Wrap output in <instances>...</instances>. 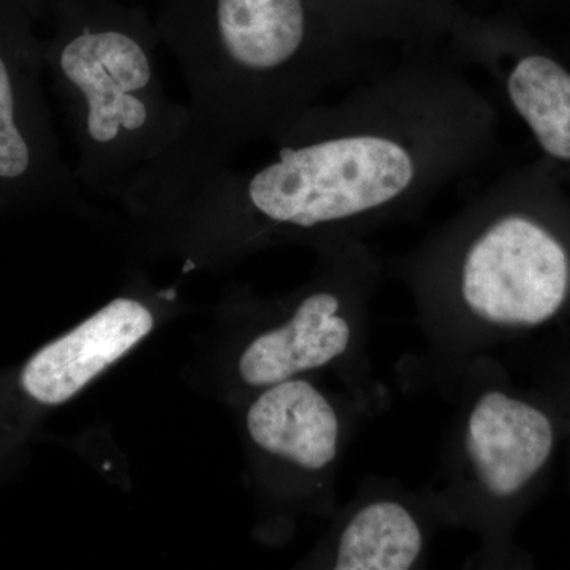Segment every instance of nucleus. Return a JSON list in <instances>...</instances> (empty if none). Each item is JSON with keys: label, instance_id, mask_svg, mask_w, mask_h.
<instances>
[{"label": "nucleus", "instance_id": "nucleus-7", "mask_svg": "<svg viewBox=\"0 0 570 570\" xmlns=\"http://www.w3.org/2000/svg\"><path fill=\"white\" fill-rule=\"evenodd\" d=\"M448 51L466 69L490 75L542 151L570 164V71L561 62L485 24H460Z\"/></svg>", "mask_w": 570, "mask_h": 570}, {"label": "nucleus", "instance_id": "nucleus-5", "mask_svg": "<svg viewBox=\"0 0 570 570\" xmlns=\"http://www.w3.org/2000/svg\"><path fill=\"white\" fill-rule=\"evenodd\" d=\"M325 268L292 316L254 337L239 356L246 385L266 389L344 358L358 340L381 262L362 239L322 246Z\"/></svg>", "mask_w": 570, "mask_h": 570}, {"label": "nucleus", "instance_id": "nucleus-8", "mask_svg": "<svg viewBox=\"0 0 570 570\" xmlns=\"http://www.w3.org/2000/svg\"><path fill=\"white\" fill-rule=\"evenodd\" d=\"M554 428L546 412L502 392L475 397L464 417L461 452L480 501H509L549 463Z\"/></svg>", "mask_w": 570, "mask_h": 570}, {"label": "nucleus", "instance_id": "nucleus-6", "mask_svg": "<svg viewBox=\"0 0 570 570\" xmlns=\"http://www.w3.org/2000/svg\"><path fill=\"white\" fill-rule=\"evenodd\" d=\"M45 41L0 7V206L69 200L78 193L41 88Z\"/></svg>", "mask_w": 570, "mask_h": 570}, {"label": "nucleus", "instance_id": "nucleus-10", "mask_svg": "<svg viewBox=\"0 0 570 570\" xmlns=\"http://www.w3.org/2000/svg\"><path fill=\"white\" fill-rule=\"evenodd\" d=\"M247 433L258 449L306 472H324L340 455V414L305 379H288L250 404Z\"/></svg>", "mask_w": 570, "mask_h": 570}, {"label": "nucleus", "instance_id": "nucleus-9", "mask_svg": "<svg viewBox=\"0 0 570 570\" xmlns=\"http://www.w3.org/2000/svg\"><path fill=\"white\" fill-rule=\"evenodd\" d=\"M154 316L135 298L112 299L92 317L41 348L21 384L41 404L66 403L151 333Z\"/></svg>", "mask_w": 570, "mask_h": 570}, {"label": "nucleus", "instance_id": "nucleus-3", "mask_svg": "<svg viewBox=\"0 0 570 570\" xmlns=\"http://www.w3.org/2000/svg\"><path fill=\"white\" fill-rule=\"evenodd\" d=\"M45 70L78 151V183L119 197L181 137L187 105L165 92L159 32L137 11L66 0Z\"/></svg>", "mask_w": 570, "mask_h": 570}, {"label": "nucleus", "instance_id": "nucleus-1", "mask_svg": "<svg viewBox=\"0 0 570 570\" xmlns=\"http://www.w3.org/2000/svg\"><path fill=\"white\" fill-rule=\"evenodd\" d=\"M494 132L497 111L466 67L449 51L411 50L285 124L266 163L227 165L159 214L212 228L236 249L362 239L479 168Z\"/></svg>", "mask_w": 570, "mask_h": 570}, {"label": "nucleus", "instance_id": "nucleus-12", "mask_svg": "<svg viewBox=\"0 0 570 570\" xmlns=\"http://www.w3.org/2000/svg\"><path fill=\"white\" fill-rule=\"evenodd\" d=\"M367 2H381V7H382V2H393V6H395V2H401V0H367ZM382 11H384V9H382ZM384 14H385V11H384ZM401 17V14H400ZM385 20H387V17H385ZM387 24H389V20H387ZM389 31H390V24H389ZM409 36H411V33H409ZM390 39H392V31H390ZM412 50H414V48H412Z\"/></svg>", "mask_w": 570, "mask_h": 570}, {"label": "nucleus", "instance_id": "nucleus-11", "mask_svg": "<svg viewBox=\"0 0 570 570\" xmlns=\"http://www.w3.org/2000/svg\"><path fill=\"white\" fill-rule=\"evenodd\" d=\"M422 521L403 502L376 499L348 517L336 540L333 569H412L425 553Z\"/></svg>", "mask_w": 570, "mask_h": 570}, {"label": "nucleus", "instance_id": "nucleus-2", "mask_svg": "<svg viewBox=\"0 0 570 570\" xmlns=\"http://www.w3.org/2000/svg\"><path fill=\"white\" fill-rule=\"evenodd\" d=\"M189 89L179 140L119 195L159 214L325 92L385 66L309 0H168L156 26Z\"/></svg>", "mask_w": 570, "mask_h": 570}, {"label": "nucleus", "instance_id": "nucleus-4", "mask_svg": "<svg viewBox=\"0 0 570 570\" xmlns=\"http://www.w3.org/2000/svg\"><path fill=\"white\" fill-rule=\"evenodd\" d=\"M523 179L472 197L396 269L420 303L479 328H530L560 313L570 294L564 242L527 208Z\"/></svg>", "mask_w": 570, "mask_h": 570}]
</instances>
